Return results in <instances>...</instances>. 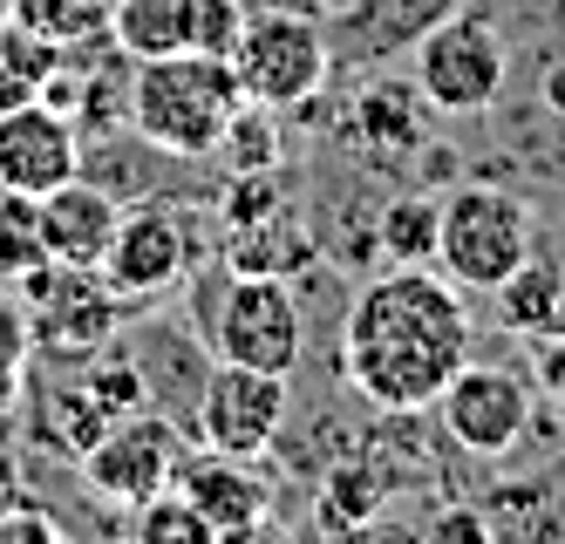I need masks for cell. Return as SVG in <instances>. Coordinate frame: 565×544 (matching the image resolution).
I'll return each instance as SVG.
<instances>
[{"mask_svg": "<svg viewBox=\"0 0 565 544\" xmlns=\"http://www.w3.org/2000/svg\"><path fill=\"white\" fill-rule=\"evenodd\" d=\"M21 388H28V367H0V423L21 408Z\"/></svg>", "mask_w": 565, "mask_h": 544, "instance_id": "obj_34", "label": "cell"}, {"mask_svg": "<svg viewBox=\"0 0 565 544\" xmlns=\"http://www.w3.org/2000/svg\"><path fill=\"white\" fill-rule=\"evenodd\" d=\"M42 259H49V245H42V198L0 191V286H21Z\"/></svg>", "mask_w": 565, "mask_h": 544, "instance_id": "obj_24", "label": "cell"}, {"mask_svg": "<svg viewBox=\"0 0 565 544\" xmlns=\"http://www.w3.org/2000/svg\"><path fill=\"white\" fill-rule=\"evenodd\" d=\"M246 89L225 55H157L130 75V130L164 157H212Z\"/></svg>", "mask_w": 565, "mask_h": 544, "instance_id": "obj_2", "label": "cell"}, {"mask_svg": "<svg viewBox=\"0 0 565 544\" xmlns=\"http://www.w3.org/2000/svg\"><path fill=\"white\" fill-rule=\"evenodd\" d=\"M198 266L191 253V225H178V212H164V204H124V225H116L109 253H103V279L124 307L137 300H164L171 286H184Z\"/></svg>", "mask_w": 565, "mask_h": 544, "instance_id": "obj_11", "label": "cell"}, {"mask_svg": "<svg viewBox=\"0 0 565 544\" xmlns=\"http://www.w3.org/2000/svg\"><path fill=\"white\" fill-rule=\"evenodd\" d=\"M532 388L552 395L565 408V333H552V341H539V367H532Z\"/></svg>", "mask_w": 565, "mask_h": 544, "instance_id": "obj_30", "label": "cell"}, {"mask_svg": "<svg viewBox=\"0 0 565 544\" xmlns=\"http://www.w3.org/2000/svg\"><path fill=\"white\" fill-rule=\"evenodd\" d=\"M14 292L28 300V348H34L42 367H75V361L103 354L116 341V327H124V313H130L96 266L42 259Z\"/></svg>", "mask_w": 565, "mask_h": 544, "instance_id": "obj_4", "label": "cell"}, {"mask_svg": "<svg viewBox=\"0 0 565 544\" xmlns=\"http://www.w3.org/2000/svg\"><path fill=\"white\" fill-rule=\"evenodd\" d=\"M171 490L212 524V544H218V537H253V531H266V518H273V477L259 470V456L198 449V456H184V463H178Z\"/></svg>", "mask_w": 565, "mask_h": 544, "instance_id": "obj_14", "label": "cell"}, {"mask_svg": "<svg viewBox=\"0 0 565 544\" xmlns=\"http://www.w3.org/2000/svg\"><path fill=\"white\" fill-rule=\"evenodd\" d=\"M130 537L137 544H212V524L198 518L178 490H157L150 504L130 511Z\"/></svg>", "mask_w": 565, "mask_h": 544, "instance_id": "obj_26", "label": "cell"}, {"mask_svg": "<svg viewBox=\"0 0 565 544\" xmlns=\"http://www.w3.org/2000/svg\"><path fill=\"white\" fill-rule=\"evenodd\" d=\"M532 259V204L504 184H457L436 218V273L470 292H498Z\"/></svg>", "mask_w": 565, "mask_h": 544, "instance_id": "obj_3", "label": "cell"}, {"mask_svg": "<svg viewBox=\"0 0 565 544\" xmlns=\"http://www.w3.org/2000/svg\"><path fill=\"white\" fill-rule=\"evenodd\" d=\"M539 103H545V109H552V116L565 122V55H558V62H552L545 75H539Z\"/></svg>", "mask_w": 565, "mask_h": 544, "instance_id": "obj_33", "label": "cell"}, {"mask_svg": "<svg viewBox=\"0 0 565 544\" xmlns=\"http://www.w3.org/2000/svg\"><path fill=\"white\" fill-rule=\"evenodd\" d=\"M300 327H307L300 300H294V286L279 273H232L225 300L212 313V348H218V361L266 367V374H287V382H294L300 348H307Z\"/></svg>", "mask_w": 565, "mask_h": 544, "instance_id": "obj_7", "label": "cell"}, {"mask_svg": "<svg viewBox=\"0 0 565 544\" xmlns=\"http://www.w3.org/2000/svg\"><path fill=\"white\" fill-rule=\"evenodd\" d=\"M287 402H294L287 374L218 361L205 395H198V442L225 456H266L287 429Z\"/></svg>", "mask_w": 565, "mask_h": 544, "instance_id": "obj_10", "label": "cell"}, {"mask_svg": "<svg viewBox=\"0 0 565 544\" xmlns=\"http://www.w3.org/2000/svg\"><path fill=\"white\" fill-rule=\"evenodd\" d=\"M253 21V0H198V28H191V49L198 55H225L238 49V34Z\"/></svg>", "mask_w": 565, "mask_h": 544, "instance_id": "obj_27", "label": "cell"}, {"mask_svg": "<svg viewBox=\"0 0 565 544\" xmlns=\"http://www.w3.org/2000/svg\"><path fill=\"white\" fill-rule=\"evenodd\" d=\"M532 395H539L532 374L498 367V361H463L429 408L443 415V436L463 456H511L532 436Z\"/></svg>", "mask_w": 565, "mask_h": 544, "instance_id": "obj_8", "label": "cell"}, {"mask_svg": "<svg viewBox=\"0 0 565 544\" xmlns=\"http://www.w3.org/2000/svg\"><path fill=\"white\" fill-rule=\"evenodd\" d=\"M498 307H504L511 333H524V341H552V333H565V273L545 266V259H524L498 286Z\"/></svg>", "mask_w": 565, "mask_h": 544, "instance_id": "obj_20", "label": "cell"}, {"mask_svg": "<svg viewBox=\"0 0 565 544\" xmlns=\"http://www.w3.org/2000/svg\"><path fill=\"white\" fill-rule=\"evenodd\" d=\"M457 8L463 0H334V8H320V34H328V55L341 68H382L409 55Z\"/></svg>", "mask_w": 565, "mask_h": 544, "instance_id": "obj_13", "label": "cell"}, {"mask_svg": "<svg viewBox=\"0 0 565 544\" xmlns=\"http://www.w3.org/2000/svg\"><path fill=\"white\" fill-rule=\"evenodd\" d=\"M409 55H416L409 82L423 89V103L436 116H483L504 96V68H511L504 34L483 14H470V8H457L450 21H436Z\"/></svg>", "mask_w": 565, "mask_h": 544, "instance_id": "obj_6", "label": "cell"}, {"mask_svg": "<svg viewBox=\"0 0 565 544\" xmlns=\"http://www.w3.org/2000/svg\"><path fill=\"white\" fill-rule=\"evenodd\" d=\"M423 89L416 82H402V75H375L369 89L354 96V109H348V122H341V137L369 157V171H388L395 157H409V150H423Z\"/></svg>", "mask_w": 565, "mask_h": 544, "instance_id": "obj_15", "label": "cell"}, {"mask_svg": "<svg viewBox=\"0 0 565 544\" xmlns=\"http://www.w3.org/2000/svg\"><path fill=\"white\" fill-rule=\"evenodd\" d=\"M382 504H388V477L369 463V456H348V463H334L313 490V531H328V537L369 531L382 518Z\"/></svg>", "mask_w": 565, "mask_h": 544, "instance_id": "obj_18", "label": "cell"}, {"mask_svg": "<svg viewBox=\"0 0 565 544\" xmlns=\"http://www.w3.org/2000/svg\"><path fill=\"white\" fill-rule=\"evenodd\" d=\"M178 463H184V436H178V423L137 408V415H124L116 429H103V442H96L75 470H83L89 497L137 511V504H150L157 490H171Z\"/></svg>", "mask_w": 565, "mask_h": 544, "instance_id": "obj_9", "label": "cell"}, {"mask_svg": "<svg viewBox=\"0 0 565 544\" xmlns=\"http://www.w3.org/2000/svg\"><path fill=\"white\" fill-rule=\"evenodd\" d=\"M14 504H28V477H21V449L0 436V518H8Z\"/></svg>", "mask_w": 565, "mask_h": 544, "instance_id": "obj_31", "label": "cell"}, {"mask_svg": "<svg viewBox=\"0 0 565 544\" xmlns=\"http://www.w3.org/2000/svg\"><path fill=\"white\" fill-rule=\"evenodd\" d=\"M89 163V137L68 109H55L49 96H34L21 109H0V191H28L49 198L55 184L83 178Z\"/></svg>", "mask_w": 565, "mask_h": 544, "instance_id": "obj_12", "label": "cell"}, {"mask_svg": "<svg viewBox=\"0 0 565 544\" xmlns=\"http://www.w3.org/2000/svg\"><path fill=\"white\" fill-rule=\"evenodd\" d=\"M21 537H62V524L49 518V511H34V497H28V504H14L8 518H0V544H21Z\"/></svg>", "mask_w": 565, "mask_h": 544, "instance_id": "obj_29", "label": "cell"}, {"mask_svg": "<svg viewBox=\"0 0 565 544\" xmlns=\"http://www.w3.org/2000/svg\"><path fill=\"white\" fill-rule=\"evenodd\" d=\"M8 14L42 41H55V49H75V41L109 28V0H8Z\"/></svg>", "mask_w": 565, "mask_h": 544, "instance_id": "obj_25", "label": "cell"}, {"mask_svg": "<svg viewBox=\"0 0 565 544\" xmlns=\"http://www.w3.org/2000/svg\"><path fill=\"white\" fill-rule=\"evenodd\" d=\"M436 198H388L375 218V253L388 266H436Z\"/></svg>", "mask_w": 565, "mask_h": 544, "instance_id": "obj_22", "label": "cell"}, {"mask_svg": "<svg viewBox=\"0 0 565 544\" xmlns=\"http://www.w3.org/2000/svg\"><path fill=\"white\" fill-rule=\"evenodd\" d=\"M232 75H238V89H246V103H266V109L320 103V89H328V75H334L320 14L253 8L246 34H238V49H232Z\"/></svg>", "mask_w": 565, "mask_h": 544, "instance_id": "obj_5", "label": "cell"}, {"mask_svg": "<svg viewBox=\"0 0 565 544\" xmlns=\"http://www.w3.org/2000/svg\"><path fill=\"white\" fill-rule=\"evenodd\" d=\"M198 28V0H109V41L130 62H157V55H184Z\"/></svg>", "mask_w": 565, "mask_h": 544, "instance_id": "obj_17", "label": "cell"}, {"mask_svg": "<svg viewBox=\"0 0 565 544\" xmlns=\"http://www.w3.org/2000/svg\"><path fill=\"white\" fill-rule=\"evenodd\" d=\"M62 49L55 41H42L34 28H21L14 14L0 21V109H21L49 89V75H55Z\"/></svg>", "mask_w": 565, "mask_h": 544, "instance_id": "obj_21", "label": "cell"}, {"mask_svg": "<svg viewBox=\"0 0 565 544\" xmlns=\"http://www.w3.org/2000/svg\"><path fill=\"white\" fill-rule=\"evenodd\" d=\"M300 259H313V245L300 232V212L287 204V212L273 218H246V225H225V266L232 273H279L287 279Z\"/></svg>", "mask_w": 565, "mask_h": 544, "instance_id": "obj_19", "label": "cell"}, {"mask_svg": "<svg viewBox=\"0 0 565 544\" xmlns=\"http://www.w3.org/2000/svg\"><path fill=\"white\" fill-rule=\"evenodd\" d=\"M34 348H28V300L14 286H0V367H28Z\"/></svg>", "mask_w": 565, "mask_h": 544, "instance_id": "obj_28", "label": "cell"}, {"mask_svg": "<svg viewBox=\"0 0 565 544\" xmlns=\"http://www.w3.org/2000/svg\"><path fill=\"white\" fill-rule=\"evenodd\" d=\"M116 225H124V204L89 178H68L42 198V245L55 266H103Z\"/></svg>", "mask_w": 565, "mask_h": 544, "instance_id": "obj_16", "label": "cell"}, {"mask_svg": "<svg viewBox=\"0 0 565 544\" xmlns=\"http://www.w3.org/2000/svg\"><path fill=\"white\" fill-rule=\"evenodd\" d=\"M470 361V307L450 273L388 266L341 313V374L361 402L388 415L429 408Z\"/></svg>", "mask_w": 565, "mask_h": 544, "instance_id": "obj_1", "label": "cell"}, {"mask_svg": "<svg viewBox=\"0 0 565 544\" xmlns=\"http://www.w3.org/2000/svg\"><path fill=\"white\" fill-rule=\"evenodd\" d=\"M212 157H225L232 178H238V171H279V157H287V137H279V109H266V103H238V116L225 122V137H218Z\"/></svg>", "mask_w": 565, "mask_h": 544, "instance_id": "obj_23", "label": "cell"}, {"mask_svg": "<svg viewBox=\"0 0 565 544\" xmlns=\"http://www.w3.org/2000/svg\"><path fill=\"white\" fill-rule=\"evenodd\" d=\"M429 531H436V537H491V518H477V511H450V518H436Z\"/></svg>", "mask_w": 565, "mask_h": 544, "instance_id": "obj_32", "label": "cell"}]
</instances>
